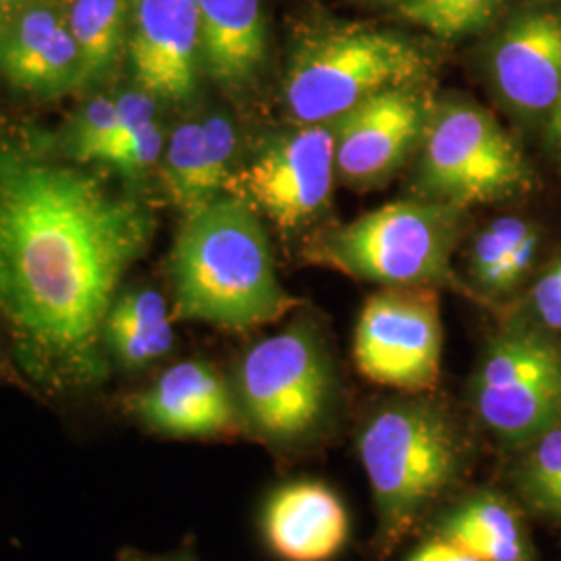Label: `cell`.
I'll return each instance as SVG.
<instances>
[{"label":"cell","instance_id":"6da1fadb","mask_svg":"<svg viewBox=\"0 0 561 561\" xmlns=\"http://www.w3.org/2000/svg\"><path fill=\"white\" fill-rule=\"evenodd\" d=\"M152 233L150 206L99 173L0 141V317L38 381L106 379L104 321Z\"/></svg>","mask_w":561,"mask_h":561},{"label":"cell","instance_id":"7a4b0ae2","mask_svg":"<svg viewBox=\"0 0 561 561\" xmlns=\"http://www.w3.org/2000/svg\"><path fill=\"white\" fill-rule=\"evenodd\" d=\"M169 273L175 321L248 331L300 304L280 285L259 213L231 194L185 215Z\"/></svg>","mask_w":561,"mask_h":561},{"label":"cell","instance_id":"3957f363","mask_svg":"<svg viewBox=\"0 0 561 561\" xmlns=\"http://www.w3.org/2000/svg\"><path fill=\"white\" fill-rule=\"evenodd\" d=\"M426 73L428 57L396 32L322 23L296 42L283 92L298 125H324L382 90L416 85Z\"/></svg>","mask_w":561,"mask_h":561},{"label":"cell","instance_id":"277c9868","mask_svg":"<svg viewBox=\"0 0 561 561\" xmlns=\"http://www.w3.org/2000/svg\"><path fill=\"white\" fill-rule=\"evenodd\" d=\"M358 451L379 510V549L389 553L456 479L454 426L424 403H396L362 426Z\"/></svg>","mask_w":561,"mask_h":561},{"label":"cell","instance_id":"5b68a950","mask_svg":"<svg viewBox=\"0 0 561 561\" xmlns=\"http://www.w3.org/2000/svg\"><path fill=\"white\" fill-rule=\"evenodd\" d=\"M458 213L424 198L389 202L327 233L319 241L317 261L385 287L449 280Z\"/></svg>","mask_w":561,"mask_h":561},{"label":"cell","instance_id":"8992f818","mask_svg":"<svg viewBox=\"0 0 561 561\" xmlns=\"http://www.w3.org/2000/svg\"><path fill=\"white\" fill-rule=\"evenodd\" d=\"M533 169L518 144L479 104L447 101L422 138L419 190L456 210L507 201L530 190Z\"/></svg>","mask_w":561,"mask_h":561},{"label":"cell","instance_id":"52a82bcc","mask_svg":"<svg viewBox=\"0 0 561 561\" xmlns=\"http://www.w3.org/2000/svg\"><path fill=\"white\" fill-rule=\"evenodd\" d=\"M240 412L261 439L296 445L327 414L331 370L314 331L294 324L256 343L240 364Z\"/></svg>","mask_w":561,"mask_h":561},{"label":"cell","instance_id":"ba28073f","mask_svg":"<svg viewBox=\"0 0 561 561\" xmlns=\"http://www.w3.org/2000/svg\"><path fill=\"white\" fill-rule=\"evenodd\" d=\"M474 408L503 442H533L561 424V354L541 333L514 327L491 341L474 377Z\"/></svg>","mask_w":561,"mask_h":561},{"label":"cell","instance_id":"9c48e42d","mask_svg":"<svg viewBox=\"0 0 561 561\" xmlns=\"http://www.w3.org/2000/svg\"><path fill=\"white\" fill-rule=\"evenodd\" d=\"M442 350V308L433 285L385 287L364 304L354 358L368 381L410 393L428 391L439 381Z\"/></svg>","mask_w":561,"mask_h":561},{"label":"cell","instance_id":"30bf717a","mask_svg":"<svg viewBox=\"0 0 561 561\" xmlns=\"http://www.w3.org/2000/svg\"><path fill=\"white\" fill-rule=\"evenodd\" d=\"M333 123L300 125L268 141L254 161L233 171L225 192L268 217L283 231L300 229L329 206L335 180Z\"/></svg>","mask_w":561,"mask_h":561},{"label":"cell","instance_id":"8fae6325","mask_svg":"<svg viewBox=\"0 0 561 561\" xmlns=\"http://www.w3.org/2000/svg\"><path fill=\"white\" fill-rule=\"evenodd\" d=\"M431 113L414 85L389 88L356 104L333 121L337 173L356 185L387 180L424 138Z\"/></svg>","mask_w":561,"mask_h":561},{"label":"cell","instance_id":"7c38bea8","mask_svg":"<svg viewBox=\"0 0 561 561\" xmlns=\"http://www.w3.org/2000/svg\"><path fill=\"white\" fill-rule=\"evenodd\" d=\"M127 48L141 92L190 101L198 92L202 67L196 0H136Z\"/></svg>","mask_w":561,"mask_h":561},{"label":"cell","instance_id":"4fadbf2b","mask_svg":"<svg viewBox=\"0 0 561 561\" xmlns=\"http://www.w3.org/2000/svg\"><path fill=\"white\" fill-rule=\"evenodd\" d=\"M129 414L144 428L175 439H219L243 424L221 375L206 362H180L127 400Z\"/></svg>","mask_w":561,"mask_h":561},{"label":"cell","instance_id":"5bb4252c","mask_svg":"<svg viewBox=\"0 0 561 561\" xmlns=\"http://www.w3.org/2000/svg\"><path fill=\"white\" fill-rule=\"evenodd\" d=\"M491 78L516 115L547 119L561 92V11L510 21L491 50Z\"/></svg>","mask_w":561,"mask_h":561},{"label":"cell","instance_id":"9a60e30c","mask_svg":"<svg viewBox=\"0 0 561 561\" xmlns=\"http://www.w3.org/2000/svg\"><path fill=\"white\" fill-rule=\"evenodd\" d=\"M0 78L42 99L80 88V50L67 18L48 4L13 15L0 34Z\"/></svg>","mask_w":561,"mask_h":561},{"label":"cell","instance_id":"2e32d148","mask_svg":"<svg viewBox=\"0 0 561 561\" xmlns=\"http://www.w3.org/2000/svg\"><path fill=\"white\" fill-rule=\"evenodd\" d=\"M262 533L280 560L329 561L350 537V516L327 484L287 482L264 505Z\"/></svg>","mask_w":561,"mask_h":561},{"label":"cell","instance_id":"e0dca14e","mask_svg":"<svg viewBox=\"0 0 561 561\" xmlns=\"http://www.w3.org/2000/svg\"><path fill=\"white\" fill-rule=\"evenodd\" d=\"M236 148V127L222 115L181 123L171 134L162 157V183L183 215L222 196Z\"/></svg>","mask_w":561,"mask_h":561},{"label":"cell","instance_id":"ac0fdd59","mask_svg":"<svg viewBox=\"0 0 561 561\" xmlns=\"http://www.w3.org/2000/svg\"><path fill=\"white\" fill-rule=\"evenodd\" d=\"M196 7L208 78L231 90L250 85L266 59L261 0H196Z\"/></svg>","mask_w":561,"mask_h":561},{"label":"cell","instance_id":"d6986e66","mask_svg":"<svg viewBox=\"0 0 561 561\" xmlns=\"http://www.w3.org/2000/svg\"><path fill=\"white\" fill-rule=\"evenodd\" d=\"M173 314L157 289H129L113 301L104 321L106 356L125 370H140L173 350Z\"/></svg>","mask_w":561,"mask_h":561},{"label":"cell","instance_id":"ffe728a7","mask_svg":"<svg viewBox=\"0 0 561 561\" xmlns=\"http://www.w3.org/2000/svg\"><path fill=\"white\" fill-rule=\"evenodd\" d=\"M443 539L481 561H524L526 545L516 514L495 497H474L443 522Z\"/></svg>","mask_w":561,"mask_h":561},{"label":"cell","instance_id":"44dd1931","mask_svg":"<svg viewBox=\"0 0 561 561\" xmlns=\"http://www.w3.org/2000/svg\"><path fill=\"white\" fill-rule=\"evenodd\" d=\"M129 18V0H73L67 23L80 50V88L99 83L115 69L127 42Z\"/></svg>","mask_w":561,"mask_h":561},{"label":"cell","instance_id":"7402d4cb","mask_svg":"<svg viewBox=\"0 0 561 561\" xmlns=\"http://www.w3.org/2000/svg\"><path fill=\"white\" fill-rule=\"evenodd\" d=\"M497 4L500 0H401L400 11L435 36L456 38L484 27Z\"/></svg>","mask_w":561,"mask_h":561},{"label":"cell","instance_id":"603a6c76","mask_svg":"<svg viewBox=\"0 0 561 561\" xmlns=\"http://www.w3.org/2000/svg\"><path fill=\"white\" fill-rule=\"evenodd\" d=\"M522 486L537 510L561 516V424L537 437L522 470Z\"/></svg>","mask_w":561,"mask_h":561},{"label":"cell","instance_id":"cb8c5ba5","mask_svg":"<svg viewBox=\"0 0 561 561\" xmlns=\"http://www.w3.org/2000/svg\"><path fill=\"white\" fill-rule=\"evenodd\" d=\"M117 129V102L94 99L71 121L67 148L78 162H96Z\"/></svg>","mask_w":561,"mask_h":561},{"label":"cell","instance_id":"d4e9b609","mask_svg":"<svg viewBox=\"0 0 561 561\" xmlns=\"http://www.w3.org/2000/svg\"><path fill=\"white\" fill-rule=\"evenodd\" d=\"M533 229V222L524 221L520 217H500L489 222L482 229L472 245V275L481 283V287H489L495 277L497 268L502 266L507 254L520 243Z\"/></svg>","mask_w":561,"mask_h":561},{"label":"cell","instance_id":"484cf974","mask_svg":"<svg viewBox=\"0 0 561 561\" xmlns=\"http://www.w3.org/2000/svg\"><path fill=\"white\" fill-rule=\"evenodd\" d=\"M162 144L159 121H152L125 140L113 144L96 162H104L125 175H141L161 159Z\"/></svg>","mask_w":561,"mask_h":561},{"label":"cell","instance_id":"4316f807","mask_svg":"<svg viewBox=\"0 0 561 561\" xmlns=\"http://www.w3.org/2000/svg\"><path fill=\"white\" fill-rule=\"evenodd\" d=\"M539 245H541L539 229H533V231L507 254V259H505L502 266L497 268L495 277L489 283L486 291H491V294H505V291L514 289V287L528 275L533 262L537 259Z\"/></svg>","mask_w":561,"mask_h":561},{"label":"cell","instance_id":"83f0119b","mask_svg":"<svg viewBox=\"0 0 561 561\" xmlns=\"http://www.w3.org/2000/svg\"><path fill=\"white\" fill-rule=\"evenodd\" d=\"M533 306L549 329L561 333V256L535 283Z\"/></svg>","mask_w":561,"mask_h":561},{"label":"cell","instance_id":"f1b7e54d","mask_svg":"<svg viewBox=\"0 0 561 561\" xmlns=\"http://www.w3.org/2000/svg\"><path fill=\"white\" fill-rule=\"evenodd\" d=\"M405 561H481L447 539L424 542Z\"/></svg>","mask_w":561,"mask_h":561},{"label":"cell","instance_id":"f546056e","mask_svg":"<svg viewBox=\"0 0 561 561\" xmlns=\"http://www.w3.org/2000/svg\"><path fill=\"white\" fill-rule=\"evenodd\" d=\"M117 561H198L190 549H180L173 553H146L140 549H121Z\"/></svg>","mask_w":561,"mask_h":561},{"label":"cell","instance_id":"4dcf8cb0","mask_svg":"<svg viewBox=\"0 0 561 561\" xmlns=\"http://www.w3.org/2000/svg\"><path fill=\"white\" fill-rule=\"evenodd\" d=\"M545 138L549 148L553 150L556 159L561 162V92L558 101L553 104V108L549 111L547 119H545Z\"/></svg>","mask_w":561,"mask_h":561},{"label":"cell","instance_id":"1f68e13d","mask_svg":"<svg viewBox=\"0 0 561 561\" xmlns=\"http://www.w3.org/2000/svg\"><path fill=\"white\" fill-rule=\"evenodd\" d=\"M13 2L15 0H0V34L9 25V21L13 20Z\"/></svg>","mask_w":561,"mask_h":561},{"label":"cell","instance_id":"d6a6232c","mask_svg":"<svg viewBox=\"0 0 561 561\" xmlns=\"http://www.w3.org/2000/svg\"><path fill=\"white\" fill-rule=\"evenodd\" d=\"M0 362H2V358H0Z\"/></svg>","mask_w":561,"mask_h":561}]
</instances>
